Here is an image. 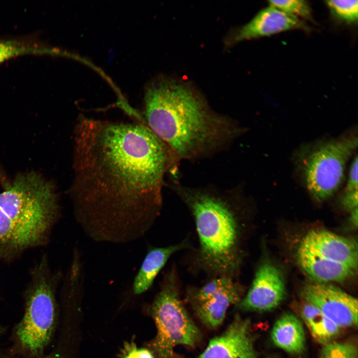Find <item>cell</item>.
<instances>
[{"label": "cell", "mask_w": 358, "mask_h": 358, "mask_svg": "<svg viewBox=\"0 0 358 358\" xmlns=\"http://www.w3.org/2000/svg\"><path fill=\"white\" fill-rule=\"evenodd\" d=\"M0 209L14 225L18 250L40 243L58 213L53 187L33 173L17 176L0 193Z\"/></svg>", "instance_id": "cell-4"}, {"label": "cell", "mask_w": 358, "mask_h": 358, "mask_svg": "<svg viewBox=\"0 0 358 358\" xmlns=\"http://www.w3.org/2000/svg\"><path fill=\"white\" fill-rule=\"evenodd\" d=\"M358 155L354 158L350 168L346 185L344 189L358 190Z\"/></svg>", "instance_id": "cell-25"}, {"label": "cell", "mask_w": 358, "mask_h": 358, "mask_svg": "<svg viewBox=\"0 0 358 358\" xmlns=\"http://www.w3.org/2000/svg\"><path fill=\"white\" fill-rule=\"evenodd\" d=\"M251 322L237 314L220 335L212 339L198 358H257Z\"/></svg>", "instance_id": "cell-11"}, {"label": "cell", "mask_w": 358, "mask_h": 358, "mask_svg": "<svg viewBox=\"0 0 358 358\" xmlns=\"http://www.w3.org/2000/svg\"><path fill=\"white\" fill-rule=\"evenodd\" d=\"M144 103L145 123L179 161L211 155L244 132L230 118L212 111L190 88L177 81L151 84Z\"/></svg>", "instance_id": "cell-2"}, {"label": "cell", "mask_w": 358, "mask_h": 358, "mask_svg": "<svg viewBox=\"0 0 358 358\" xmlns=\"http://www.w3.org/2000/svg\"><path fill=\"white\" fill-rule=\"evenodd\" d=\"M342 207L346 210L351 212L358 208V190H343L340 197Z\"/></svg>", "instance_id": "cell-24"}, {"label": "cell", "mask_w": 358, "mask_h": 358, "mask_svg": "<svg viewBox=\"0 0 358 358\" xmlns=\"http://www.w3.org/2000/svg\"><path fill=\"white\" fill-rule=\"evenodd\" d=\"M123 358H155L152 352L147 349L137 348L134 343H126L123 351Z\"/></svg>", "instance_id": "cell-23"}, {"label": "cell", "mask_w": 358, "mask_h": 358, "mask_svg": "<svg viewBox=\"0 0 358 358\" xmlns=\"http://www.w3.org/2000/svg\"><path fill=\"white\" fill-rule=\"evenodd\" d=\"M357 133L302 145L294 154V164L304 186L315 200L333 196L345 178L347 165L358 148Z\"/></svg>", "instance_id": "cell-5"}, {"label": "cell", "mask_w": 358, "mask_h": 358, "mask_svg": "<svg viewBox=\"0 0 358 358\" xmlns=\"http://www.w3.org/2000/svg\"><path fill=\"white\" fill-rule=\"evenodd\" d=\"M296 256L299 266L313 282H341L354 274L355 269L351 267L322 257L300 246Z\"/></svg>", "instance_id": "cell-14"}, {"label": "cell", "mask_w": 358, "mask_h": 358, "mask_svg": "<svg viewBox=\"0 0 358 358\" xmlns=\"http://www.w3.org/2000/svg\"><path fill=\"white\" fill-rule=\"evenodd\" d=\"M325 2L331 14L337 20L347 24L357 22L358 0H329L325 1Z\"/></svg>", "instance_id": "cell-19"}, {"label": "cell", "mask_w": 358, "mask_h": 358, "mask_svg": "<svg viewBox=\"0 0 358 358\" xmlns=\"http://www.w3.org/2000/svg\"><path fill=\"white\" fill-rule=\"evenodd\" d=\"M151 314L157 334L148 347L156 358H182L175 352L176 347L194 348L201 342L202 334L180 300L176 270L165 275L152 303Z\"/></svg>", "instance_id": "cell-6"}, {"label": "cell", "mask_w": 358, "mask_h": 358, "mask_svg": "<svg viewBox=\"0 0 358 358\" xmlns=\"http://www.w3.org/2000/svg\"><path fill=\"white\" fill-rule=\"evenodd\" d=\"M178 162L145 123L80 116L71 190L76 222L96 242L141 239L160 214L164 177Z\"/></svg>", "instance_id": "cell-1"}, {"label": "cell", "mask_w": 358, "mask_h": 358, "mask_svg": "<svg viewBox=\"0 0 358 358\" xmlns=\"http://www.w3.org/2000/svg\"><path fill=\"white\" fill-rule=\"evenodd\" d=\"M293 29L309 31V27L300 19L269 5L247 24L232 32L227 38L226 44L231 46L245 40Z\"/></svg>", "instance_id": "cell-12"}, {"label": "cell", "mask_w": 358, "mask_h": 358, "mask_svg": "<svg viewBox=\"0 0 358 358\" xmlns=\"http://www.w3.org/2000/svg\"><path fill=\"white\" fill-rule=\"evenodd\" d=\"M55 52L32 39H0V64L11 58L25 54L44 55Z\"/></svg>", "instance_id": "cell-18"}, {"label": "cell", "mask_w": 358, "mask_h": 358, "mask_svg": "<svg viewBox=\"0 0 358 358\" xmlns=\"http://www.w3.org/2000/svg\"><path fill=\"white\" fill-rule=\"evenodd\" d=\"M269 5L297 17L313 20L310 6L303 0H268Z\"/></svg>", "instance_id": "cell-22"}, {"label": "cell", "mask_w": 358, "mask_h": 358, "mask_svg": "<svg viewBox=\"0 0 358 358\" xmlns=\"http://www.w3.org/2000/svg\"><path fill=\"white\" fill-rule=\"evenodd\" d=\"M285 295L281 272L272 264L266 261L257 269L247 294L236 306L245 311H270L281 304Z\"/></svg>", "instance_id": "cell-10"}, {"label": "cell", "mask_w": 358, "mask_h": 358, "mask_svg": "<svg viewBox=\"0 0 358 358\" xmlns=\"http://www.w3.org/2000/svg\"><path fill=\"white\" fill-rule=\"evenodd\" d=\"M357 345L353 342H332L323 345L318 358H358Z\"/></svg>", "instance_id": "cell-21"}, {"label": "cell", "mask_w": 358, "mask_h": 358, "mask_svg": "<svg viewBox=\"0 0 358 358\" xmlns=\"http://www.w3.org/2000/svg\"><path fill=\"white\" fill-rule=\"evenodd\" d=\"M300 295L341 328H357V299L339 287L329 283L309 282L302 287Z\"/></svg>", "instance_id": "cell-9"}, {"label": "cell", "mask_w": 358, "mask_h": 358, "mask_svg": "<svg viewBox=\"0 0 358 358\" xmlns=\"http://www.w3.org/2000/svg\"><path fill=\"white\" fill-rule=\"evenodd\" d=\"M192 216L199 245L191 269L209 278L236 279L244 257V223L241 202L235 191L172 185Z\"/></svg>", "instance_id": "cell-3"}, {"label": "cell", "mask_w": 358, "mask_h": 358, "mask_svg": "<svg viewBox=\"0 0 358 358\" xmlns=\"http://www.w3.org/2000/svg\"><path fill=\"white\" fill-rule=\"evenodd\" d=\"M300 246L327 259L345 264L354 269L358 265L357 244L354 240L324 229L310 230Z\"/></svg>", "instance_id": "cell-13"}, {"label": "cell", "mask_w": 358, "mask_h": 358, "mask_svg": "<svg viewBox=\"0 0 358 358\" xmlns=\"http://www.w3.org/2000/svg\"><path fill=\"white\" fill-rule=\"evenodd\" d=\"M244 292L236 279L215 277L201 286L189 287L186 299L200 322L214 329L222 323L228 308L240 302Z\"/></svg>", "instance_id": "cell-8"}, {"label": "cell", "mask_w": 358, "mask_h": 358, "mask_svg": "<svg viewBox=\"0 0 358 358\" xmlns=\"http://www.w3.org/2000/svg\"><path fill=\"white\" fill-rule=\"evenodd\" d=\"M190 247L187 239L166 247H151L133 281L134 293L140 294L147 291L170 258L176 253Z\"/></svg>", "instance_id": "cell-15"}, {"label": "cell", "mask_w": 358, "mask_h": 358, "mask_svg": "<svg viewBox=\"0 0 358 358\" xmlns=\"http://www.w3.org/2000/svg\"><path fill=\"white\" fill-rule=\"evenodd\" d=\"M35 282L16 332L22 346L33 353L40 352L47 344L53 330L55 317L52 283L44 277Z\"/></svg>", "instance_id": "cell-7"}, {"label": "cell", "mask_w": 358, "mask_h": 358, "mask_svg": "<svg viewBox=\"0 0 358 358\" xmlns=\"http://www.w3.org/2000/svg\"><path fill=\"white\" fill-rule=\"evenodd\" d=\"M350 222L355 227L358 224V208L354 209L351 212Z\"/></svg>", "instance_id": "cell-26"}, {"label": "cell", "mask_w": 358, "mask_h": 358, "mask_svg": "<svg viewBox=\"0 0 358 358\" xmlns=\"http://www.w3.org/2000/svg\"><path fill=\"white\" fill-rule=\"evenodd\" d=\"M299 315L314 340L322 346L335 341L341 329L316 307L302 300Z\"/></svg>", "instance_id": "cell-17"}, {"label": "cell", "mask_w": 358, "mask_h": 358, "mask_svg": "<svg viewBox=\"0 0 358 358\" xmlns=\"http://www.w3.org/2000/svg\"><path fill=\"white\" fill-rule=\"evenodd\" d=\"M270 335L274 345L287 353L300 355L305 350L306 339L303 324L292 313L282 314L275 322Z\"/></svg>", "instance_id": "cell-16"}, {"label": "cell", "mask_w": 358, "mask_h": 358, "mask_svg": "<svg viewBox=\"0 0 358 358\" xmlns=\"http://www.w3.org/2000/svg\"><path fill=\"white\" fill-rule=\"evenodd\" d=\"M14 250L18 249L14 225L0 209V258Z\"/></svg>", "instance_id": "cell-20"}]
</instances>
